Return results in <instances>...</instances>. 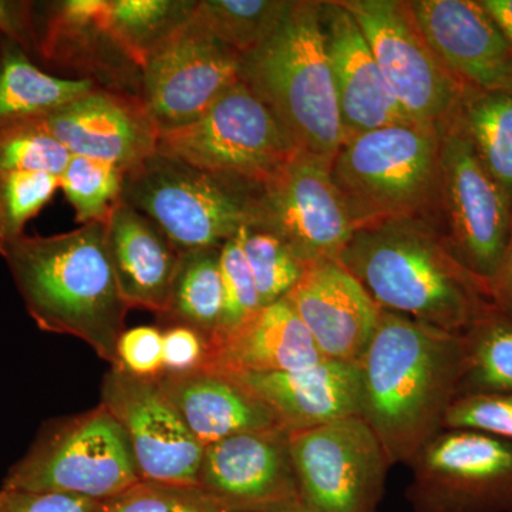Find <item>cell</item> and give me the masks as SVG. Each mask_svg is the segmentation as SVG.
<instances>
[{
	"instance_id": "6da1fadb",
	"label": "cell",
	"mask_w": 512,
	"mask_h": 512,
	"mask_svg": "<svg viewBox=\"0 0 512 512\" xmlns=\"http://www.w3.org/2000/svg\"><path fill=\"white\" fill-rule=\"evenodd\" d=\"M463 333L380 309L362 370L360 417L382 441L390 464H409L444 429L466 372Z\"/></svg>"
},
{
	"instance_id": "7a4b0ae2",
	"label": "cell",
	"mask_w": 512,
	"mask_h": 512,
	"mask_svg": "<svg viewBox=\"0 0 512 512\" xmlns=\"http://www.w3.org/2000/svg\"><path fill=\"white\" fill-rule=\"evenodd\" d=\"M30 318L43 332L83 340L100 359L119 367L128 305L121 296L106 242V224L0 244Z\"/></svg>"
},
{
	"instance_id": "3957f363",
	"label": "cell",
	"mask_w": 512,
	"mask_h": 512,
	"mask_svg": "<svg viewBox=\"0 0 512 512\" xmlns=\"http://www.w3.org/2000/svg\"><path fill=\"white\" fill-rule=\"evenodd\" d=\"M339 261L380 309L447 332H466L494 305L488 286L458 261L447 235L430 221L356 229Z\"/></svg>"
},
{
	"instance_id": "277c9868",
	"label": "cell",
	"mask_w": 512,
	"mask_h": 512,
	"mask_svg": "<svg viewBox=\"0 0 512 512\" xmlns=\"http://www.w3.org/2000/svg\"><path fill=\"white\" fill-rule=\"evenodd\" d=\"M241 80L271 109L298 153L332 164L346 136L320 2H289L271 37L242 57Z\"/></svg>"
},
{
	"instance_id": "5b68a950",
	"label": "cell",
	"mask_w": 512,
	"mask_h": 512,
	"mask_svg": "<svg viewBox=\"0 0 512 512\" xmlns=\"http://www.w3.org/2000/svg\"><path fill=\"white\" fill-rule=\"evenodd\" d=\"M441 133L396 124L349 137L330 165L355 229L443 212Z\"/></svg>"
},
{
	"instance_id": "8992f818",
	"label": "cell",
	"mask_w": 512,
	"mask_h": 512,
	"mask_svg": "<svg viewBox=\"0 0 512 512\" xmlns=\"http://www.w3.org/2000/svg\"><path fill=\"white\" fill-rule=\"evenodd\" d=\"M258 192L156 151L124 175L121 200L150 218L181 254L220 248L256 225Z\"/></svg>"
},
{
	"instance_id": "52a82bcc",
	"label": "cell",
	"mask_w": 512,
	"mask_h": 512,
	"mask_svg": "<svg viewBox=\"0 0 512 512\" xmlns=\"http://www.w3.org/2000/svg\"><path fill=\"white\" fill-rule=\"evenodd\" d=\"M141 481L119 421L103 406L47 421L2 487L101 501Z\"/></svg>"
},
{
	"instance_id": "ba28073f",
	"label": "cell",
	"mask_w": 512,
	"mask_h": 512,
	"mask_svg": "<svg viewBox=\"0 0 512 512\" xmlns=\"http://www.w3.org/2000/svg\"><path fill=\"white\" fill-rule=\"evenodd\" d=\"M158 151L259 191L296 148L271 109L239 80L200 119L161 133Z\"/></svg>"
},
{
	"instance_id": "9c48e42d",
	"label": "cell",
	"mask_w": 512,
	"mask_h": 512,
	"mask_svg": "<svg viewBox=\"0 0 512 512\" xmlns=\"http://www.w3.org/2000/svg\"><path fill=\"white\" fill-rule=\"evenodd\" d=\"M365 35L390 92L413 123L441 133L456 119L466 87L431 50L409 2L342 0Z\"/></svg>"
},
{
	"instance_id": "30bf717a",
	"label": "cell",
	"mask_w": 512,
	"mask_h": 512,
	"mask_svg": "<svg viewBox=\"0 0 512 512\" xmlns=\"http://www.w3.org/2000/svg\"><path fill=\"white\" fill-rule=\"evenodd\" d=\"M299 494L319 512H377L390 464L360 416L288 433Z\"/></svg>"
},
{
	"instance_id": "8fae6325",
	"label": "cell",
	"mask_w": 512,
	"mask_h": 512,
	"mask_svg": "<svg viewBox=\"0 0 512 512\" xmlns=\"http://www.w3.org/2000/svg\"><path fill=\"white\" fill-rule=\"evenodd\" d=\"M406 490L414 512H512V443L443 429L414 454Z\"/></svg>"
},
{
	"instance_id": "7c38bea8",
	"label": "cell",
	"mask_w": 512,
	"mask_h": 512,
	"mask_svg": "<svg viewBox=\"0 0 512 512\" xmlns=\"http://www.w3.org/2000/svg\"><path fill=\"white\" fill-rule=\"evenodd\" d=\"M440 168L450 247L458 261L488 286L510 244L512 208L457 117L441 131Z\"/></svg>"
},
{
	"instance_id": "4fadbf2b",
	"label": "cell",
	"mask_w": 512,
	"mask_h": 512,
	"mask_svg": "<svg viewBox=\"0 0 512 512\" xmlns=\"http://www.w3.org/2000/svg\"><path fill=\"white\" fill-rule=\"evenodd\" d=\"M241 64L242 56L192 15L141 69V99L160 134L200 119L241 80Z\"/></svg>"
},
{
	"instance_id": "5bb4252c",
	"label": "cell",
	"mask_w": 512,
	"mask_h": 512,
	"mask_svg": "<svg viewBox=\"0 0 512 512\" xmlns=\"http://www.w3.org/2000/svg\"><path fill=\"white\" fill-rule=\"evenodd\" d=\"M330 165L296 151L258 192L255 227L276 235L305 265L339 261L356 231Z\"/></svg>"
},
{
	"instance_id": "9a60e30c",
	"label": "cell",
	"mask_w": 512,
	"mask_h": 512,
	"mask_svg": "<svg viewBox=\"0 0 512 512\" xmlns=\"http://www.w3.org/2000/svg\"><path fill=\"white\" fill-rule=\"evenodd\" d=\"M100 404L123 427L141 480L197 485L204 447L157 377L111 367L101 382Z\"/></svg>"
},
{
	"instance_id": "2e32d148",
	"label": "cell",
	"mask_w": 512,
	"mask_h": 512,
	"mask_svg": "<svg viewBox=\"0 0 512 512\" xmlns=\"http://www.w3.org/2000/svg\"><path fill=\"white\" fill-rule=\"evenodd\" d=\"M36 63L101 89L141 97V67L121 49L107 22V0L36 2Z\"/></svg>"
},
{
	"instance_id": "e0dca14e",
	"label": "cell",
	"mask_w": 512,
	"mask_h": 512,
	"mask_svg": "<svg viewBox=\"0 0 512 512\" xmlns=\"http://www.w3.org/2000/svg\"><path fill=\"white\" fill-rule=\"evenodd\" d=\"M198 487L228 512H274L299 494L285 430L237 434L204 448Z\"/></svg>"
},
{
	"instance_id": "ac0fdd59",
	"label": "cell",
	"mask_w": 512,
	"mask_h": 512,
	"mask_svg": "<svg viewBox=\"0 0 512 512\" xmlns=\"http://www.w3.org/2000/svg\"><path fill=\"white\" fill-rule=\"evenodd\" d=\"M43 120L72 156L103 161L124 174L158 150L160 131L143 99L133 94L96 87Z\"/></svg>"
},
{
	"instance_id": "d6986e66",
	"label": "cell",
	"mask_w": 512,
	"mask_h": 512,
	"mask_svg": "<svg viewBox=\"0 0 512 512\" xmlns=\"http://www.w3.org/2000/svg\"><path fill=\"white\" fill-rule=\"evenodd\" d=\"M414 20L466 89L512 92V46L477 0H410Z\"/></svg>"
},
{
	"instance_id": "ffe728a7",
	"label": "cell",
	"mask_w": 512,
	"mask_h": 512,
	"mask_svg": "<svg viewBox=\"0 0 512 512\" xmlns=\"http://www.w3.org/2000/svg\"><path fill=\"white\" fill-rule=\"evenodd\" d=\"M285 298L325 359L360 365L380 308L338 259L306 264L298 284Z\"/></svg>"
},
{
	"instance_id": "44dd1931",
	"label": "cell",
	"mask_w": 512,
	"mask_h": 512,
	"mask_svg": "<svg viewBox=\"0 0 512 512\" xmlns=\"http://www.w3.org/2000/svg\"><path fill=\"white\" fill-rule=\"evenodd\" d=\"M320 20L346 140L376 128L416 124L390 92L359 23L342 2H320Z\"/></svg>"
},
{
	"instance_id": "7402d4cb",
	"label": "cell",
	"mask_w": 512,
	"mask_h": 512,
	"mask_svg": "<svg viewBox=\"0 0 512 512\" xmlns=\"http://www.w3.org/2000/svg\"><path fill=\"white\" fill-rule=\"evenodd\" d=\"M275 413L285 431H301L360 416L362 370L325 359L285 373H231Z\"/></svg>"
},
{
	"instance_id": "603a6c76",
	"label": "cell",
	"mask_w": 512,
	"mask_h": 512,
	"mask_svg": "<svg viewBox=\"0 0 512 512\" xmlns=\"http://www.w3.org/2000/svg\"><path fill=\"white\" fill-rule=\"evenodd\" d=\"M157 380L204 448L237 434L285 430L264 400L231 373L201 367L163 372Z\"/></svg>"
},
{
	"instance_id": "cb8c5ba5",
	"label": "cell",
	"mask_w": 512,
	"mask_h": 512,
	"mask_svg": "<svg viewBox=\"0 0 512 512\" xmlns=\"http://www.w3.org/2000/svg\"><path fill=\"white\" fill-rule=\"evenodd\" d=\"M106 242L128 308L147 309L163 316L181 252L150 218L123 200L106 222Z\"/></svg>"
},
{
	"instance_id": "d4e9b609",
	"label": "cell",
	"mask_w": 512,
	"mask_h": 512,
	"mask_svg": "<svg viewBox=\"0 0 512 512\" xmlns=\"http://www.w3.org/2000/svg\"><path fill=\"white\" fill-rule=\"evenodd\" d=\"M325 360L288 299L262 306L211 346L207 366L227 373H285Z\"/></svg>"
},
{
	"instance_id": "484cf974",
	"label": "cell",
	"mask_w": 512,
	"mask_h": 512,
	"mask_svg": "<svg viewBox=\"0 0 512 512\" xmlns=\"http://www.w3.org/2000/svg\"><path fill=\"white\" fill-rule=\"evenodd\" d=\"M96 87L90 80L46 72L22 47L0 33V130L46 116Z\"/></svg>"
},
{
	"instance_id": "4316f807",
	"label": "cell",
	"mask_w": 512,
	"mask_h": 512,
	"mask_svg": "<svg viewBox=\"0 0 512 512\" xmlns=\"http://www.w3.org/2000/svg\"><path fill=\"white\" fill-rule=\"evenodd\" d=\"M220 248H202L181 254L170 303L163 318L171 325L197 330L212 342L222 315Z\"/></svg>"
},
{
	"instance_id": "83f0119b",
	"label": "cell",
	"mask_w": 512,
	"mask_h": 512,
	"mask_svg": "<svg viewBox=\"0 0 512 512\" xmlns=\"http://www.w3.org/2000/svg\"><path fill=\"white\" fill-rule=\"evenodd\" d=\"M457 119L512 208V92L467 89Z\"/></svg>"
},
{
	"instance_id": "f1b7e54d",
	"label": "cell",
	"mask_w": 512,
	"mask_h": 512,
	"mask_svg": "<svg viewBox=\"0 0 512 512\" xmlns=\"http://www.w3.org/2000/svg\"><path fill=\"white\" fill-rule=\"evenodd\" d=\"M195 0H107V22L121 49L143 69L147 57L194 15Z\"/></svg>"
},
{
	"instance_id": "f546056e",
	"label": "cell",
	"mask_w": 512,
	"mask_h": 512,
	"mask_svg": "<svg viewBox=\"0 0 512 512\" xmlns=\"http://www.w3.org/2000/svg\"><path fill=\"white\" fill-rule=\"evenodd\" d=\"M463 335L467 360L460 394L512 393V313L493 305Z\"/></svg>"
},
{
	"instance_id": "4dcf8cb0",
	"label": "cell",
	"mask_w": 512,
	"mask_h": 512,
	"mask_svg": "<svg viewBox=\"0 0 512 512\" xmlns=\"http://www.w3.org/2000/svg\"><path fill=\"white\" fill-rule=\"evenodd\" d=\"M288 0H200L194 16L239 56L264 45L278 28Z\"/></svg>"
},
{
	"instance_id": "1f68e13d",
	"label": "cell",
	"mask_w": 512,
	"mask_h": 512,
	"mask_svg": "<svg viewBox=\"0 0 512 512\" xmlns=\"http://www.w3.org/2000/svg\"><path fill=\"white\" fill-rule=\"evenodd\" d=\"M124 174L114 165L92 158L72 156L60 175V190L82 225L103 222L123 197Z\"/></svg>"
},
{
	"instance_id": "d6a6232c",
	"label": "cell",
	"mask_w": 512,
	"mask_h": 512,
	"mask_svg": "<svg viewBox=\"0 0 512 512\" xmlns=\"http://www.w3.org/2000/svg\"><path fill=\"white\" fill-rule=\"evenodd\" d=\"M72 154L53 137L43 117L0 130V177L12 173H49L60 177Z\"/></svg>"
},
{
	"instance_id": "836d02e7",
	"label": "cell",
	"mask_w": 512,
	"mask_h": 512,
	"mask_svg": "<svg viewBox=\"0 0 512 512\" xmlns=\"http://www.w3.org/2000/svg\"><path fill=\"white\" fill-rule=\"evenodd\" d=\"M239 237L254 275L261 305L268 306L284 299L298 284L305 264L281 239L265 229L245 227L239 232Z\"/></svg>"
},
{
	"instance_id": "e575fe53",
	"label": "cell",
	"mask_w": 512,
	"mask_h": 512,
	"mask_svg": "<svg viewBox=\"0 0 512 512\" xmlns=\"http://www.w3.org/2000/svg\"><path fill=\"white\" fill-rule=\"evenodd\" d=\"M60 177L49 173H12L0 177V244L25 235L26 224L52 201Z\"/></svg>"
},
{
	"instance_id": "d590c367",
	"label": "cell",
	"mask_w": 512,
	"mask_h": 512,
	"mask_svg": "<svg viewBox=\"0 0 512 512\" xmlns=\"http://www.w3.org/2000/svg\"><path fill=\"white\" fill-rule=\"evenodd\" d=\"M220 265L224 303H222L220 326L212 339L211 346L220 342L229 333L241 328L262 308L254 275L242 249L239 234L222 245Z\"/></svg>"
},
{
	"instance_id": "8d00e7d4",
	"label": "cell",
	"mask_w": 512,
	"mask_h": 512,
	"mask_svg": "<svg viewBox=\"0 0 512 512\" xmlns=\"http://www.w3.org/2000/svg\"><path fill=\"white\" fill-rule=\"evenodd\" d=\"M99 512H228L198 485L138 481L101 501Z\"/></svg>"
},
{
	"instance_id": "74e56055",
	"label": "cell",
	"mask_w": 512,
	"mask_h": 512,
	"mask_svg": "<svg viewBox=\"0 0 512 512\" xmlns=\"http://www.w3.org/2000/svg\"><path fill=\"white\" fill-rule=\"evenodd\" d=\"M444 429L480 431L512 443V393L460 394L448 407Z\"/></svg>"
},
{
	"instance_id": "f35d334b",
	"label": "cell",
	"mask_w": 512,
	"mask_h": 512,
	"mask_svg": "<svg viewBox=\"0 0 512 512\" xmlns=\"http://www.w3.org/2000/svg\"><path fill=\"white\" fill-rule=\"evenodd\" d=\"M119 367L130 375L157 377L164 370L163 332L156 326H138L120 336Z\"/></svg>"
},
{
	"instance_id": "ab89813d",
	"label": "cell",
	"mask_w": 512,
	"mask_h": 512,
	"mask_svg": "<svg viewBox=\"0 0 512 512\" xmlns=\"http://www.w3.org/2000/svg\"><path fill=\"white\" fill-rule=\"evenodd\" d=\"M210 340L197 330L171 325L163 332V366L165 373H187L207 366Z\"/></svg>"
},
{
	"instance_id": "60d3db41",
	"label": "cell",
	"mask_w": 512,
	"mask_h": 512,
	"mask_svg": "<svg viewBox=\"0 0 512 512\" xmlns=\"http://www.w3.org/2000/svg\"><path fill=\"white\" fill-rule=\"evenodd\" d=\"M97 501L0 487V512H99Z\"/></svg>"
},
{
	"instance_id": "b9f144b4",
	"label": "cell",
	"mask_w": 512,
	"mask_h": 512,
	"mask_svg": "<svg viewBox=\"0 0 512 512\" xmlns=\"http://www.w3.org/2000/svg\"><path fill=\"white\" fill-rule=\"evenodd\" d=\"M36 2L0 0V33L22 47L36 62Z\"/></svg>"
},
{
	"instance_id": "7bdbcfd3",
	"label": "cell",
	"mask_w": 512,
	"mask_h": 512,
	"mask_svg": "<svg viewBox=\"0 0 512 512\" xmlns=\"http://www.w3.org/2000/svg\"><path fill=\"white\" fill-rule=\"evenodd\" d=\"M488 291H490V298L495 306L512 313V235L503 264L498 269L493 281L488 284Z\"/></svg>"
},
{
	"instance_id": "ee69618b",
	"label": "cell",
	"mask_w": 512,
	"mask_h": 512,
	"mask_svg": "<svg viewBox=\"0 0 512 512\" xmlns=\"http://www.w3.org/2000/svg\"><path fill=\"white\" fill-rule=\"evenodd\" d=\"M512 46V0H480Z\"/></svg>"
},
{
	"instance_id": "f6af8a7d",
	"label": "cell",
	"mask_w": 512,
	"mask_h": 512,
	"mask_svg": "<svg viewBox=\"0 0 512 512\" xmlns=\"http://www.w3.org/2000/svg\"><path fill=\"white\" fill-rule=\"evenodd\" d=\"M274 512H319L315 510V508L311 507V505L306 504L305 501L302 500L301 497L296 498V500L291 501V503L284 504L282 507H279L278 510Z\"/></svg>"
}]
</instances>
